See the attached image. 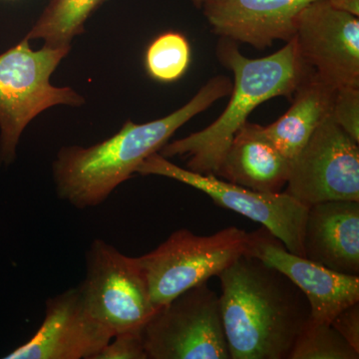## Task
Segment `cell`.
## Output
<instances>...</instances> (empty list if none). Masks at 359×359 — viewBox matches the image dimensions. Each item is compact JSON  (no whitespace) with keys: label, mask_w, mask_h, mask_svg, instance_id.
I'll return each instance as SVG.
<instances>
[{"label":"cell","mask_w":359,"mask_h":359,"mask_svg":"<svg viewBox=\"0 0 359 359\" xmlns=\"http://www.w3.org/2000/svg\"><path fill=\"white\" fill-rule=\"evenodd\" d=\"M194 4L198 7V8H201L202 7L203 4H204L205 0H192Z\"/></svg>","instance_id":"24"},{"label":"cell","mask_w":359,"mask_h":359,"mask_svg":"<svg viewBox=\"0 0 359 359\" xmlns=\"http://www.w3.org/2000/svg\"><path fill=\"white\" fill-rule=\"evenodd\" d=\"M218 276L231 359H287L311 318L304 292L282 273L247 255Z\"/></svg>","instance_id":"1"},{"label":"cell","mask_w":359,"mask_h":359,"mask_svg":"<svg viewBox=\"0 0 359 359\" xmlns=\"http://www.w3.org/2000/svg\"><path fill=\"white\" fill-rule=\"evenodd\" d=\"M248 233L229 226L210 236L181 229L159 247L135 257L147 282L156 309L179 294L218 276L247 249Z\"/></svg>","instance_id":"5"},{"label":"cell","mask_w":359,"mask_h":359,"mask_svg":"<svg viewBox=\"0 0 359 359\" xmlns=\"http://www.w3.org/2000/svg\"><path fill=\"white\" fill-rule=\"evenodd\" d=\"M217 53L235 78L226 109L205 129L168 142L158 152L167 159L188 157L186 169L199 174L216 175L233 136L252 111L276 97L292 99L299 85L313 72L299 55L294 37L264 58L245 57L238 43L226 39H222Z\"/></svg>","instance_id":"3"},{"label":"cell","mask_w":359,"mask_h":359,"mask_svg":"<svg viewBox=\"0 0 359 359\" xmlns=\"http://www.w3.org/2000/svg\"><path fill=\"white\" fill-rule=\"evenodd\" d=\"M114 337L85 306L78 287L47 299L36 334L4 359H93Z\"/></svg>","instance_id":"12"},{"label":"cell","mask_w":359,"mask_h":359,"mask_svg":"<svg viewBox=\"0 0 359 359\" xmlns=\"http://www.w3.org/2000/svg\"><path fill=\"white\" fill-rule=\"evenodd\" d=\"M292 162L264 136L261 125L247 122L233 136L216 176L259 193L283 192Z\"/></svg>","instance_id":"15"},{"label":"cell","mask_w":359,"mask_h":359,"mask_svg":"<svg viewBox=\"0 0 359 359\" xmlns=\"http://www.w3.org/2000/svg\"><path fill=\"white\" fill-rule=\"evenodd\" d=\"M93 359H147L143 327L115 334Z\"/></svg>","instance_id":"21"},{"label":"cell","mask_w":359,"mask_h":359,"mask_svg":"<svg viewBox=\"0 0 359 359\" xmlns=\"http://www.w3.org/2000/svg\"><path fill=\"white\" fill-rule=\"evenodd\" d=\"M70 46L30 48L29 41L0 54V164L15 160L21 134L30 122L56 105L81 106L83 97L74 90L53 86L52 73Z\"/></svg>","instance_id":"4"},{"label":"cell","mask_w":359,"mask_h":359,"mask_svg":"<svg viewBox=\"0 0 359 359\" xmlns=\"http://www.w3.org/2000/svg\"><path fill=\"white\" fill-rule=\"evenodd\" d=\"M285 194L306 207L328 201L359 202V145L328 118L290 165Z\"/></svg>","instance_id":"9"},{"label":"cell","mask_w":359,"mask_h":359,"mask_svg":"<svg viewBox=\"0 0 359 359\" xmlns=\"http://www.w3.org/2000/svg\"><path fill=\"white\" fill-rule=\"evenodd\" d=\"M191 62V47L182 33H162L149 45L145 55L148 74L164 83L177 81Z\"/></svg>","instance_id":"18"},{"label":"cell","mask_w":359,"mask_h":359,"mask_svg":"<svg viewBox=\"0 0 359 359\" xmlns=\"http://www.w3.org/2000/svg\"><path fill=\"white\" fill-rule=\"evenodd\" d=\"M231 88L230 78H212L186 105L166 117L144 124L129 120L117 134L96 145L61 149L53 163L58 197L77 209L102 204L118 186L137 173L149 156L159 152L177 130L230 95Z\"/></svg>","instance_id":"2"},{"label":"cell","mask_w":359,"mask_h":359,"mask_svg":"<svg viewBox=\"0 0 359 359\" xmlns=\"http://www.w3.org/2000/svg\"><path fill=\"white\" fill-rule=\"evenodd\" d=\"M245 255L282 273L304 292L311 318L332 323L342 311L359 302V276L337 273L287 249L264 226L248 233Z\"/></svg>","instance_id":"11"},{"label":"cell","mask_w":359,"mask_h":359,"mask_svg":"<svg viewBox=\"0 0 359 359\" xmlns=\"http://www.w3.org/2000/svg\"><path fill=\"white\" fill-rule=\"evenodd\" d=\"M332 325L359 353V302L342 309Z\"/></svg>","instance_id":"22"},{"label":"cell","mask_w":359,"mask_h":359,"mask_svg":"<svg viewBox=\"0 0 359 359\" xmlns=\"http://www.w3.org/2000/svg\"><path fill=\"white\" fill-rule=\"evenodd\" d=\"M334 86L311 72L292 97V106L273 124L262 126L264 136L290 162L316 129L332 116Z\"/></svg>","instance_id":"16"},{"label":"cell","mask_w":359,"mask_h":359,"mask_svg":"<svg viewBox=\"0 0 359 359\" xmlns=\"http://www.w3.org/2000/svg\"><path fill=\"white\" fill-rule=\"evenodd\" d=\"M314 0H205L201 8L212 32L257 49L294 36L297 16Z\"/></svg>","instance_id":"13"},{"label":"cell","mask_w":359,"mask_h":359,"mask_svg":"<svg viewBox=\"0 0 359 359\" xmlns=\"http://www.w3.org/2000/svg\"><path fill=\"white\" fill-rule=\"evenodd\" d=\"M105 0H52L25 39H43L51 48L70 46V42L84 32L90 14Z\"/></svg>","instance_id":"17"},{"label":"cell","mask_w":359,"mask_h":359,"mask_svg":"<svg viewBox=\"0 0 359 359\" xmlns=\"http://www.w3.org/2000/svg\"><path fill=\"white\" fill-rule=\"evenodd\" d=\"M359 353L332 327L311 318L287 359H358Z\"/></svg>","instance_id":"19"},{"label":"cell","mask_w":359,"mask_h":359,"mask_svg":"<svg viewBox=\"0 0 359 359\" xmlns=\"http://www.w3.org/2000/svg\"><path fill=\"white\" fill-rule=\"evenodd\" d=\"M330 118L359 144V87L335 90Z\"/></svg>","instance_id":"20"},{"label":"cell","mask_w":359,"mask_h":359,"mask_svg":"<svg viewBox=\"0 0 359 359\" xmlns=\"http://www.w3.org/2000/svg\"><path fill=\"white\" fill-rule=\"evenodd\" d=\"M137 173L166 177L209 196L215 204L257 222L280 238L290 252L304 254V231L309 208L285 192L259 193L235 185L216 175L199 174L177 166L159 153L149 156Z\"/></svg>","instance_id":"8"},{"label":"cell","mask_w":359,"mask_h":359,"mask_svg":"<svg viewBox=\"0 0 359 359\" xmlns=\"http://www.w3.org/2000/svg\"><path fill=\"white\" fill-rule=\"evenodd\" d=\"M330 6L359 18V0H328Z\"/></svg>","instance_id":"23"},{"label":"cell","mask_w":359,"mask_h":359,"mask_svg":"<svg viewBox=\"0 0 359 359\" xmlns=\"http://www.w3.org/2000/svg\"><path fill=\"white\" fill-rule=\"evenodd\" d=\"M304 257L348 276H359V202L328 201L309 207Z\"/></svg>","instance_id":"14"},{"label":"cell","mask_w":359,"mask_h":359,"mask_svg":"<svg viewBox=\"0 0 359 359\" xmlns=\"http://www.w3.org/2000/svg\"><path fill=\"white\" fill-rule=\"evenodd\" d=\"M294 39L304 62L335 88L359 87V20L314 0L297 16Z\"/></svg>","instance_id":"10"},{"label":"cell","mask_w":359,"mask_h":359,"mask_svg":"<svg viewBox=\"0 0 359 359\" xmlns=\"http://www.w3.org/2000/svg\"><path fill=\"white\" fill-rule=\"evenodd\" d=\"M143 339L147 359H231L219 297L207 283L156 309Z\"/></svg>","instance_id":"6"},{"label":"cell","mask_w":359,"mask_h":359,"mask_svg":"<svg viewBox=\"0 0 359 359\" xmlns=\"http://www.w3.org/2000/svg\"><path fill=\"white\" fill-rule=\"evenodd\" d=\"M78 290L89 313L113 335L143 327L157 309L136 259L100 238L90 245Z\"/></svg>","instance_id":"7"}]
</instances>
